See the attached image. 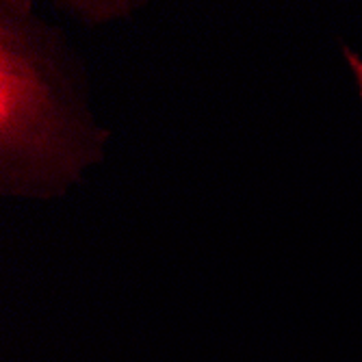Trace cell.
I'll list each match as a JSON object with an SVG mask.
<instances>
[{"label":"cell","mask_w":362,"mask_h":362,"mask_svg":"<svg viewBox=\"0 0 362 362\" xmlns=\"http://www.w3.org/2000/svg\"><path fill=\"white\" fill-rule=\"evenodd\" d=\"M347 57H349V65H351V70H354V74L358 78V85H360V91H362V61L349 50H347Z\"/></svg>","instance_id":"2"},{"label":"cell","mask_w":362,"mask_h":362,"mask_svg":"<svg viewBox=\"0 0 362 362\" xmlns=\"http://www.w3.org/2000/svg\"><path fill=\"white\" fill-rule=\"evenodd\" d=\"M20 20H3V100H0V144L7 180H18L20 170L35 176H68L70 128L68 105L59 93L48 61H40L37 44H30Z\"/></svg>","instance_id":"1"}]
</instances>
